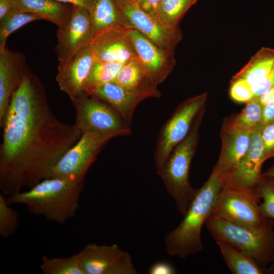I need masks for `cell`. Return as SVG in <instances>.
<instances>
[{"label": "cell", "mask_w": 274, "mask_h": 274, "mask_svg": "<svg viewBox=\"0 0 274 274\" xmlns=\"http://www.w3.org/2000/svg\"><path fill=\"white\" fill-rule=\"evenodd\" d=\"M113 82L127 89H136L149 85L157 87L150 79L139 58L125 62Z\"/></svg>", "instance_id": "d4e9b609"}, {"label": "cell", "mask_w": 274, "mask_h": 274, "mask_svg": "<svg viewBox=\"0 0 274 274\" xmlns=\"http://www.w3.org/2000/svg\"><path fill=\"white\" fill-rule=\"evenodd\" d=\"M40 269L44 274H85L77 253L67 257L43 256Z\"/></svg>", "instance_id": "83f0119b"}, {"label": "cell", "mask_w": 274, "mask_h": 274, "mask_svg": "<svg viewBox=\"0 0 274 274\" xmlns=\"http://www.w3.org/2000/svg\"><path fill=\"white\" fill-rule=\"evenodd\" d=\"M148 273L149 274H174L176 270L174 267L165 261H158L151 265Z\"/></svg>", "instance_id": "d590c367"}, {"label": "cell", "mask_w": 274, "mask_h": 274, "mask_svg": "<svg viewBox=\"0 0 274 274\" xmlns=\"http://www.w3.org/2000/svg\"><path fill=\"white\" fill-rule=\"evenodd\" d=\"M85 274H136L130 254L117 245L89 243L77 253Z\"/></svg>", "instance_id": "30bf717a"}, {"label": "cell", "mask_w": 274, "mask_h": 274, "mask_svg": "<svg viewBox=\"0 0 274 274\" xmlns=\"http://www.w3.org/2000/svg\"><path fill=\"white\" fill-rule=\"evenodd\" d=\"M10 206L0 194V236L5 239L12 235L19 225V215Z\"/></svg>", "instance_id": "4dcf8cb0"}, {"label": "cell", "mask_w": 274, "mask_h": 274, "mask_svg": "<svg viewBox=\"0 0 274 274\" xmlns=\"http://www.w3.org/2000/svg\"><path fill=\"white\" fill-rule=\"evenodd\" d=\"M262 123L263 124L274 123V102L263 106Z\"/></svg>", "instance_id": "8d00e7d4"}, {"label": "cell", "mask_w": 274, "mask_h": 274, "mask_svg": "<svg viewBox=\"0 0 274 274\" xmlns=\"http://www.w3.org/2000/svg\"><path fill=\"white\" fill-rule=\"evenodd\" d=\"M225 263L234 274H262L266 269L261 267L251 257L234 247L223 242H216Z\"/></svg>", "instance_id": "cb8c5ba5"}, {"label": "cell", "mask_w": 274, "mask_h": 274, "mask_svg": "<svg viewBox=\"0 0 274 274\" xmlns=\"http://www.w3.org/2000/svg\"><path fill=\"white\" fill-rule=\"evenodd\" d=\"M127 28L117 25L95 35L89 45L94 59L125 63L138 58Z\"/></svg>", "instance_id": "4fadbf2b"}, {"label": "cell", "mask_w": 274, "mask_h": 274, "mask_svg": "<svg viewBox=\"0 0 274 274\" xmlns=\"http://www.w3.org/2000/svg\"><path fill=\"white\" fill-rule=\"evenodd\" d=\"M58 2L65 3L70 4L72 5L80 7L86 9L88 11L91 7L94 0H55Z\"/></svg>", "instance_id": "74e56055"}, {"label": "cell", "mask_w": 274, "mask_h": 274, "mask_svg": "<svg viewBox=\"0 0 274 274\" xmlns=\"http://www.w3.org/2000/svg\"><path fill=\"white\" fill-rule=\"evenodd\" d=\"M76 110L75 124L84 133L95 132L113 135H129L132 131L120 115L100 99L84 92L72 101Z\"/></svg>", "instance_id": "ba28073f"}, {"label": "cell", "mask_w": 274, "mask_h": 274, "mask_svg": "<svg viewBox=\"0 0 274 274\" xmlns=\"http://www.w3.org/2000/svg\"><path fill=\"white\" fill-rule=\"evenodd\" d=\"M211 215L251 227H263L273 220L262 216L259 203L223 185Z\"/></svg>", "instance_id": "8fae6325"}, {"label": "cell", "mask_w": 274, "mask_h": 274, "mask_svg": "<svg viewBox=\"0 0 274 274\" xmlns=\"http://www.w3.org/2000/svg\"><path fill=\"white\" fill-rule=\"evenodd\" d=\"M12 8L11 0H0V20L8 14Z\"/></svg>", "instance_id": "f35d334b"}, {"label": "cell", "mask_w": 274, "mask_h": 274, "mask_svg": "<svg viewBox=\"0 0 274 274\" xmlns=\"http://www.w3.org/2000/svg\"><path fill=\"white\" fill-rule=\"evenodd\" d=\"M274 68V48L262 47L232 78L246 80L251 85L261 80Z\"/></svg>", "instance_id": "7402d4cb"}, {"label": "cell", "mask_w": 274, "mask_h": 274, "mask_svg": "<svg viewBox=\"0 0 274 274\" xmlns=\"http://www.w3.org/2000/svg\"><path fill=\"white\" fill-rule=\"evenodd\" d=\"M261 138L263 145V158L265 161L274 157V123L264 124Z\"/></svg>", "instance_id": "d6a6232c"}, {"label": "cell", "mask_w": 274, "mask_h": 274, "mask_svg": "<svg viewBox=\"0 0 274 274\" xmlns=\"http://www.w3.org/2000/svg\"><path fill=\"white\" fill-rule=\"evenodd\" d=\"M88 13L93 37L113 26L122 25L128 27L121 10L114 0H94Z\"/></svg>", "instance_id": "44dd1931"}, {"label": "cell", "mask_w": 274, "mask_h": 274, "mask_svg": "<svg viewBox=\"0 0 274 274\" xmlns=\"http://www.w3.org/2000/svg\"><path fill=\"white\" fill-rule=\"evenodd\" d=\"M256 193L260 200H263L259 204L261 214L266 219L274 220V178L262 175Z\"/></svg>", "instance_id": "f546056e"}, {"label": "cell", "mask_w": 274, "mask_h": 274, "mask_svg": "<svg viewBox=\"0 0 274 274\" xmlns=\"http://www.w3.org/2000/svg\"><path fill=\"white\" fill-rule=\"evenodd\" d=\"M90 96L110 106L129 126L136 107L145 99L150 97L159 98L161 94L157 87L154 85L127 89L111 82L96 89Z\"/></svg>", "instance_id": "7c38bea8"}, {"label": "cell", "mask_w": 274, "mask_h": 274, "mask_svg": "<svg viewBox=\"0 0 274 274\" xmlns=\"http://www.w3.org/2000/svg\"><path fill=\"white\" fill-rule=\"evenodd\" d=\"M254 97H260L274 87V68L265 77L251 85Z\"/></svg>", "instance_id": "836d02e7"}, {"label": "cell", "mask_w": 274, "mask_h": 274, "mask_svg": "<svg viewBox=\"0 0 274 274\" xmlns=\"http://www.w3.org/2000/svg\"><path fill=\"white\" fill-rule=\"evenodd\" d=\"M84 186L61 178H46L6 199L9 205L23 204L30 213L62 224L76 216Z\"/></svg>", "instance_id": "7a4b0ae2"}, {"label": "cell", "mask_w": 274, "mask_h": 274, "mask_svg": "<svg viewBox=\"0 0 274 274\" xmlns=\"http://www.w3.org/2000/svg\"><path fill=\"white\" fill-rule=\"evenodd\" d=\"M127 29L138 58L152 82L158 86L173 70L176 63L174 50L158 47L133 27Z\"/></svg>", "instance_id": "9a60e30c"}, {"label": "cell", "mask_w": 274, "mask_h": 274, "mask_svg": "<svg viewBox=\"0 0 274 274\" xmlns=\"http://www.w3.org/2000/svg\"><path fill=\"white\" fill-rule=\"evenodd\" d=\"M161 1V0H138L136 4L144 12L158 20Z\"/></svg>", "instance_id": "e575fe53"}, {"label": "cell", "mask_w": 274, "mask_h": 274, "mask_svg": "<svg viewBox=\"0 0 274 274\" xmlns=\"http://www.w3.org/2000/svg\"><path fill=\"white\" fill-rule=\"evenodd\" d=\"M11 2L14 9L40 16L58 27H64L68 24L73 10L72 5L55 0H11Z\"/></svg>", "instance_id": "ffe728a7"}, {"label": "cell", "mask_w": 274, "mask_h": 274, "mask_svg": "<svg viewBox=\"0 0 274 274\" xmlns=\"http://www.w3.org/2000/svg\"><path fill=\"white\" fill-rule=\"evenodd\" d=\"M120 9L134 4H136L138 0H114Z\"/></svg>", "instance_id": "60d3db41"}, {"label": "cell", "mask_w": 274, "mask_h": 274, "mask_svg": "<svg viewBox=\"0 0 274 274\" xmlns=\"http://www.w3.org/2000/svg\"><path fill=\"white\" fill-rule=\"evenodd\" d=\"M127 22L128 27L138 30L158 47L174 50L182 38L180 29L172 30L165 28L156 19L144 12L137 4L121 9Z\"/></svg>", "instance_id": "2e32d148"}, {"label": "cell", "mask_w": 274, "mask_h": 274, "mask_svg": "<svg viewBox=\"0 0 274 274\" xmlns=\"http://www.w3.org/2000/svg\"><path fill=\"white\" fill-rule=\"evenodd\" d=\"M42 19L37 15L18 11L12 8L0 20V50L6 48L9 36L20 27L33 21Z\"/></svg>", "instance_id": "f1b7e54d"}, {"label": "cell", "mask_w": 274, "mask_h": 274, "mask_svg": "<svg viewBox=\"0 0 274 274\" xmlns=\"http://www.w3.org/2000/svg\"><path fill=\"white\" fill-rule=\"evenodd\" d=\"M261 123L253 130L248 150L237 166L222 179L223 186L239 192L260 202L256 188L262 176L261 167L264 162Z\"/></svg>", "instance_id": "9c48e42d"}, {"label": "cell", "mask_w": 274, "mask_h": 274, "mask_svg": "<svg viewBox=\"0 0 274 274\" xmlns=\"http://www.w3.org/2000/svg\"><path fill=\"white\" fill-rule=\"evenodd\" d=\"M55 52L59 63L63 62L82 48L89 45L93 33L88 11L73 5L68 24L58 27Z\"/></svg>", "instance_id": "5bb4252c"}, {"label": "cell", "mask_w": 274, "mask_h": 274, "mask_svg": "<svg viewBox=\"0 0 274 274\" xmlns=\"http://www.w3.org/2000/svg\"><path fill=\"white\" fill-rule=\"evenodd\" d=\"M207 98V92H204L185 100L161 127L154 156L159 176L174 148L186 137L198 115L205 110Z\"/></svg>", "instance_id": "8992f818"}, {"label": "cell", "mask_w": 274, "mask_h": 274, "mask_svg": "<svg viewBox=\"0 0 274 274\" xmlns=\"http://www.w3.org/2000/svg\"><path fill=\"white\" fill-rule=\"evenodd\" d=\"M94 58L88 45L67 60L59 63L56 81L60 89L71 101L84 93V88Z\"/></svg>", "instance_id": "e0dca14e"}, {"label": "cell", "mask_w": 274, "mask_h": 274, "mask_svg": "<svg viewBox=\"0 0 274 274\" xmlns=\"http://www.w3.org/2000/svg\"><path fill=\"white\" fill-rule=\"evenodd\" d=\"M204 111L205 110L200 113L186 137L174 148L159 176L183 217L198 190L190 185L189 173L196 151L199 127Z\"/></svg>", "instance_id": "5b68a950"}, {"label": "cell", "mask_w": 274, "mask_h": 274, "mask_svg": "<svg viewBox=\"0 0 274 274\" xmlns=\"http://www.w3.org/2000/svg\"><path fill=\"white\" fill-rule=\"evenodd\" d=\"M124 63L116 61L94 60L86 81L84 92L90 95L97 88L113 82Z\"/></svg>", "instance_id": "484cf974"}, {"label": "cell", "mask_w": 274, "mask_h": 274, "mask_svg": "<svg viewBox=\"0 0 274 274\" xmlns=\"http://www.w3.org/2000/svg\"><path fill=\"white\" fill-rule=\"evenodd\" d=\"M114 138L111 134L95 132L83 133L78 142L59 160L47 178H61L84 184L89 168L104 146Z\"/></svg>", "instance_id": "52a82bcc"}, {"label": "cell", "mask_w": 274, "mask_h": 274, "mask_svg": "<svg viewBox=\"0 0 274 274\" xmlns=\"http://www.w3.org/2000/svg\"><path fill=\"white\" fill-rule=\"evenodd\" d=\"M263 108L259 97H254L246 103L240 113L226 117L223 121L222 128L252 131L262 123Z\"/></svg>", "instance_id": "603a6c76"}, {"label": "cell", "mask_w": 274, "mask_h": 274, "mask_svg": "<svg viewBox=\"0 0 274 274\" xmlns=\"http://www.w3.org/2000/svg\"><path fill=\"white\" fill-rule=\"evenodd\" d=\"M205 225L216 242L234 247L261 267L266 269L274 261V220L263 227H251L210 215Z\"/></svg>", "instance_id": "277c9868"}, {"label": "cell", "mask_w": 274, "mask_h": 274, "mask_svg": "<svg viewBox=\"0 0 274 274\" xmlns=\"http://www.w3.org/2000/svg\"><path fill=\"white\" fill-rule=\"evenodd\" d=\"M0 189L12 196L47 178L82 135L59 120L49 106L43 84L28 70L0 121Z\"/></svg>", "instance_id": "6da1fadb"}, {"label": "cell", "mask_w": 274, "mask_h": 274, "mask_svg": "<svg viewBox=\"0 0 274 274\" xmlns=\"http://www.w3.org/2000/svg\"><path fill=\"white\" fill-rule=\"evenodd\" d=\"M28 70L24 54L7 47L0 50V121Z\"/></svg>", "instance_id": "ac0fdd59"}, {"label": "cell", "mask_w": 274, "mask_h": 274, "mask_svg": "<svg viewBox=\"0 0 274 274\" xmlns=\"http://www.w3.org/2000/svg\"><path fill=\"white\" fill-rule=\"evenodd\" d=\"M223 185L222 178L213 169L207 181L198 189L180 223L166 234L164 243L168 254L185 259L203 250L201 229L211 215Z\"/></svg>", "instance_id": "3957f363"}, {"label": "cell", "mask_w": 274, "mask_h": 274, "mask_svg": "<svg viewBox=\"0 0 274 274\" xmlns=\"http://www.w3.org/2000/svg\"><path fill=\"white\" fill-rule=\"evenodd\" d=\"M229 95L232 100L239 103H247L254 97L251 85L242 78H232Z\"/></svg>", "instance_id": "1f68e13d"}, {"label": "cell", "mask_w": 274, "mask_h": 274, "mask_svg": "<svg viewBox=\"0 0 274 274\" xmlns=\"http://www.w3.org/2000/svg\"><path fill=\"white\" fill-rule=\"evenodd\" d=\"M266 272L269 273H274V261L270 265L266 268Z\"/></svg>", "instance_id": "7bdbcfd3"}, {"label": "cell", "mask_w": 274, "mask_h": 274, "mask_svg": "<svg viewBox=\"0 0 274 274\" xmlns=\"http://www.w3.org/2000/svg\"><path fill=\"white\" fill-rule=\"evenodd\" d=\"M262 175L264 176L274 178V164L267 169Z\"/></svg>", "instance_id": "b9f144b4"}, {"label": "cell", "mask_w": 274, "mask_h": 274, "mask_svg": "<svg viewBox=\"0 0 274 274\" xmlns=\"http://www.w3.org/2000/svg\"><path fill=\"white\" fill-rule=\"evenodd\" d=\"M252 131H243L221 128V148L213 170L222 178L230 173L247 152Z\"/></svg>", "instance_id": "d6986e66"}, {"label": "cell", "mask_w": 274, "mask_h": 274, "mask_svg": "<svg viewBox=\"0 0 274 274\" xmlns=\"http://www.w3.org/2000/svg\"><path fill=\"white\" fill-rule=\"evenodd\" d=\"M198 0H161L158 20L165 28L179 30V24L182 17Z\"/></svg>", "instance_id": "4316f807"}, {"label": "cell", "mask_w": 274, "mask_h": 274, "mask_svg": "<svg viewBox=\"0 0 274 274\" xmlns=\"http://www.w3.org/2000/svg\"><path fill=\"white\" fill-rule=\"evenodd\" d=\"M259 99L263 106L274 102V87L261 96Z\"/></svg>", "instance_id": "ab89813d"}]
</instances>
